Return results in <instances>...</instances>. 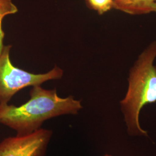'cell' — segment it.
Segmentation results:
<instances>
[{
  "instance_id": "obj_1",
  "label": "cell",
  "mask_w": 156,
  "mask_h": 156,
  "mask_svg": "<svg viewBox=\"0 0 156 156\" xmlns=\"http://www.w3.org/2000/svg\"><path fill=\"white\" fill-rule=\"evenodd\" d=\"M30 98L25 104L16 106L0 104V124L14 130L17 136H27L38 131L45 121L62 115L78 114L83 106L73 96L59 97L56 89L33 86Z\"/></svg>"
},
{
  "instance_id": "obj_2",
  "label": "cell",
  "mask_w": 156,
  "mask_h": 156,
  "mask_svg": "<svg viewBox=\"0 0 156 156\" xmlns=\"http://www.w3.org/2000/svg\"><path fill=\"white\" fill-rule=\"evenodd\" d=\"M156 41L140 55L129 71L127 92L120 101L128 133L132 135H147L140 127V112L144 106L156 102Z\"/></svg>"
},
{
  "instance_id": "obj_3",
  "label": "cell",
  "mask_w": 156,
  "mask_h": 156,
  "mask_svg": "<svg viewBox=\"0 0 156 156\" xmlns=\"http://www.w3.org/2000/svg\"><path fill=\"white\" fill-rule=\"evenodd\" d=\"M11 48V45L4 46L0 54V104H8L14 95L24 88L62 78L63 71L56 66L48 73L40 74L14 66L9 56Z\"/></svg>"
},
{
  "instance_id": "obj_4",
  "label": "cell",
  "mask_w": 156,
  "mask_h": 156,
  "mask_svg": "<svg viewBox=\"0 0 156 156\" xmlns=\"http://www.w3.org/2000/svg\"><path fill=\"white\" fill-rule=\"evenodd\" d=\"M52 135L51 130L41 128L27 136L5 138L0 142V156H45Z\"/></svg>"
},
{
  "instance_id": "obj_5",
  "label": "cell",
  "mask_w": 156,
  "mask_h": 156,
  "mask_svg": "<svg viewBox=\"0 0 156 156\" xmlns=\"http://www.w3.org/2000/svg\"><path fill=\"white\" fill-rule=\"evenodd\" d=\"M113 8L132 15L156 12V0H115Z\"/></svg>"
},
{
  "instance_id": "obj_6",
  "label": "cell",
  "mask_w": 156,
  "mask_h": 156,
  "mask_svg": "<svg viewBox=\"0 0 156 156\" xmlns=\"http://www.w3.org/2000/svg\"><path fill=\"white\" fill-rule=\"evenodd\" d=\"M18 12V9L12 0H0V54L2 52L4 45V33L2 28V23L5 17L15 14Z\"/></svg>"
},
{
  "instance_id": "obj_7",
  "label": "cell",
  "mask_w": 156,
  "mask_h": 156,
  "mask_svg": "<svg viewBox=\"0 0 156 156\" xmlns=\"http://www.w3.org/2000/svg\"><path fill=\"white\" fill-rule=\"evenodd\" d=\"M115 0H86V4L90 9L102 15L113 8Z\"/></svg>"
},
{
  "instance_id": "obj_8",
  "label": "cell",
  "mask_w": 156,
  "mask_h": 156,
  "mask_svg": "<svg viewBox=\"0 0 156 156\" xmlns=\"http://www.w3.org/2000/svg\"><path fill=\"white\" fill-rule=\"evenodd\" d=\"M110 156V155H108V154H106V155H105V156Z\"/></svg>"
}]
</instances>
